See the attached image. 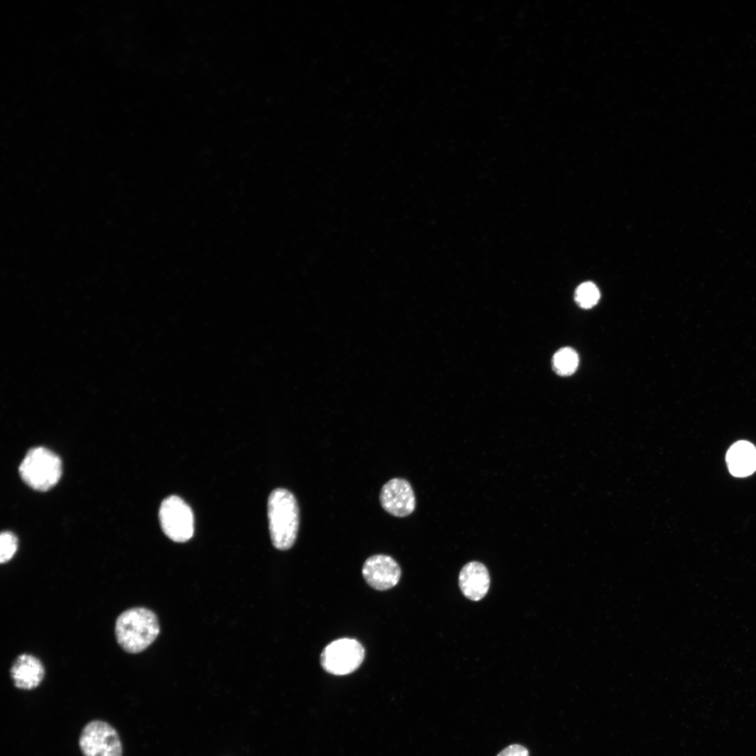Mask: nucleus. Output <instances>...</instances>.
Masks as SVG:
<instances>
[{"label":"nucleus","mask_w":756,"mask_h":756,"mask_svg":"<svg viewBox=\"0 0 756 756\" xmlns=\"http://www.w3.org/2000/svg\"><path fill=\"white\" fill-rule=\"evenodd\" d=\"M79 747L84 756H122L119 735L108 723L102 720L89 722L82 729Z\"/></svg>","instance_id":"nucleus-6"},{"label":"nucleus","mask_w":756,"mask_h":756,"mask_svg":"<svg viewBox=\"0 0 756 756\" xmlns=\"http://www.w3.org/2000/svg\"><path fill=\"white\" fill-rule=\"evenodd\" d=\"M579 357L570 347L559 349L552 358V367L555 372L561 376L573 374L578 368Z\"/></svg>","instance_id":"nucleus-12"},{"label":"nucleus","mask_w":756,"mask_h":756,"mask_svg":"<svg viewBox=\"0 0 756 756\" xmlns=\"http://www.w3.org/2000/svg\"><path fill=\"white\" fill-rule=\"evenodd\" d=\"M497 756H529L528 750L519 744H512L503 750Z\"/></svg>","instance_id":"nucleus-15"},{"label":"nucleus","mask_w":756,"mask_h":756,"mask_svg":"<svg viewBox=\"0 0 756 756\" xmlns=\"http://www.w3.org/2000/svg\"><path fill=\"white\" fill-rule=\"evenodd\" d=\"M18 548V540L11 532L4 531L0 536V561L1 564L8 561L15 554Z\"/></svg>","instance_id":"nucleus-14"},{"label":"nucleus","mask_w":756,"mask_h":756,"mask_svg":"<svg viewBox=\"0 0 756 756\" xmlns=\"http://www.w3.org/2000/svg\"><path fill=\"white\" fill-rule=\"evenodd\" d=\"M45 669L40 659L29 654L19 655L10 668L14 685L22 690L37 687L43 679Z\"/></svg>","instance_id":"nucleus-10"},{"label":"nucleus","mask_w":756,"mask_h":756,"mask_svg":"<svg viewBox=\"0 0 756 756\" xmlns=\"http://www.w3.org/2000/svg\"><path fill=\"white\" fill-rule=\"evenodd\" d=\"M362 574L371 587L379 591H385L398 584L401 576V569L391 556L374 554L365 561Z\"/></svg>","instance_id":"nucleus-8"},{"label":"nucleus","mask_w":756,"mask_h":756,"mask_svg":"<svg viewBox=\"0 0 756 756\" xmlns=\"http://www.w3.org/2000/svg\"><path fill=\"white\" fill-rule=\"evenodd\" d=\"M159 632L160 624L156 615L146 608L128 609L122 612L115 622L117 642L130 653H138L146 649Z\"/></svg>","instance_id":"nucleus-2"},{"label":"nucleus","mask_w":756,"mask_h":756,"mask_svg":"<svg viewBox=\"0 0 756 756\" xmlns=\"http://www.w3.org/2000/svg\"><path fill=\"white\" fill-rule=\"evenodd\" d=\"M267 517L274 547L290 549L296 540L300 522L299 507L293 493L284 488L274 489L268 497Z\"/></svg>","instance_id":"nucleus-1"},{"label":"nucleus","mask_w":756,"mask_h":756,"mask_svg":"<svg viewBox=\"0 0 756 756\" xmlns=\"http://www.w3.org/2000/svg\"><path fill=\"white\" fill-rule=\"evenodd\" d=\"M22 480L32 489L46 491L52 488L62 475V462L51 450L38 447L28 451L19 467Z\"/></svg>","instance_id":"nucleus-3"},{"label":"nucleus","mask_w":756,"mask_h":756,"mask_svg":"<svg viewBox=\"0 0 756 756\" xmlns=\"http://www.w3.org/2000/svg\"><path fill=\"white\" fill-rule=\"evenodd\" d=\"M379 500L385 511L398 517L410 515L416 506L412 486L402 478H393L385 483L382 487Z\"/></svg>","instance_id":"nucleus-7"},{"label":"nucleus","mask_w":756,"mask_h":756,"mask_svg":"<svg viewBox=\"0 0 756 756\" xmlns=\"http://www.w3.org/2000/svg\"><path fill=\"white\" fill-rule=\"evenodd\" d=\"M458 584L467 598L475 601L481 600L487 594L490 585L487 568L479 561L467 563L460 571Z\"/></svg>","instance_id":"nucleus-9"},{"label":"nucleus","mask_w":756,"mask_h":756,"mask_svg":"<svg viewBox=\"0 0 756 756\" xmlns=\"http://www.w3.org/2000/svg\"><path fill=\"white\" fill-rule=\"evenodd\" d=\"M159 520L164 533L174 542H184L193 536L192 510L177 496L172 495L162 500L159 509Z\"/></svg>","instance_id":"nucleus-4"},{"label":"nucleus","mask_w":756,"mask_h":756,"mask_svg":"<svg viewBox=\"0 0 756 756\" xmlns=\"http://www.w3.org/2000/svg\"><path fill=\"white\" fill-rule=\"evenodd\" d=\"M600 298V293L598 288L592 282L587 281L581 284L575 293V300L578 304L584 309L594 307Z\"/></svg>","instance_id":"nucleus-13"},{"label":"nucleus","mask_w":756,"mask_h":756,"mask_svg":"<svg viewBox=\"0 0 756 756\" xmlns=\"http://www.w3.org/2000/svg\"><path fill=\"white\" fill-rule=\"evenodd\" d=\"M365 657L363 645L353 638H340L329 643L322 651L321 665L328 673L344 676L355 671Z\"/></svg>","instance_id":"nucleus-5"},{"label":"nucleus","mask_w":756,"mask_h":756,"mask_svg":"<svg viewBox=\"0 0 756 756\" xmlns=\"http://www.w3.org/2000/svg\"><path fill=\"white\" fill-rule=\"evenodd\" d=\"M726 461L732 475L743 477L756 470V448L749 442H735L729 449Z\"/></svg>","instance_id":"nucleus-11"}]
</instances>
